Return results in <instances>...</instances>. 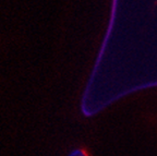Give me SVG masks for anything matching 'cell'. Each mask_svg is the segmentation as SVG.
I'll return each instance as SVG.
<instances>
[]
</instances>
